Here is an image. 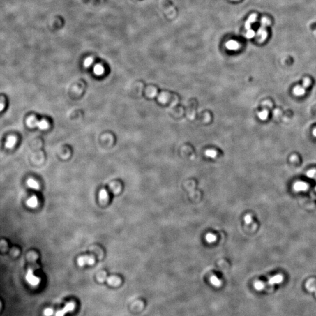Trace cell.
<instances>
[{
    "label": "cell",
    "mask_w": 316,
    "mask_h": 316,
    "mask_svg": "<svg viewBox=\"0 0 316 316\" xmlns=\"http://www.w3.org/2000/svg\"><path fill=\"white\" fill-rule=\"evenodd\" d=\"M25 279L27 282L32 286H37L40 283V279L34 274L33 269L29 268L26 273Z\"/></svg>",
    "instance_id": "obj_1"
},
{
    "label": "cell",
    "mask_w": 316,
    "mask_h": 316,
    "mask_svg": "<svg viewBox=\"0 0 316 316\" xmlns=\"http://www.w3.org/2000/svg\"><path fill=\"white\" fill-rule=\"evenodd\" d=\"M310 84H311V80L309 79L308 78L304 79L302 86H297L293 90L294 94L297 96H301L304 95L305 93V89L307 88L310 85Z\"/></svg>",
    "instance_id": "obj_2"
},
{
    "label": "cell",
    "mask_w": 316,
    "mask_h": 316,
    "mask_svg": "<svg viewBox=\"0 0 316 316\" xmlns=\"http://www.w3.org/2000/svg\"><path fill=\"white\" fill-rule=\"evenodd\" d=\"M95 259L93 256H83L79 258L77 264L80 266H83L86 265H92L94 264Z\"/></svg>",
    "instance_id": "obj_3"
},
{
    "label": "cell",
    "mask_w": 316,
    "mask_h": 316,
    "mask_svg": "<svg viewBox=\"0 0 316 316\" xmlns=\"http://www.w3.org/2000/svg\"><path fill=\"white\" fill-rule=\"evenodd\" d=\"M75 308V304L73 302L68 303L66 304L64 308H62L60 310L57 311L56 313L55 316H65L66 313H69V312H71L73 311Z\"/></svg>",
    "instance_id": "obj_4"
},
{
    "label": "cell",
    "mask_w": 316,
    "mask_h": 316,
    "mask_svg": "<svg viewBox=\"0 0 316 316\" xmlns=\"http://www.w3.org/2000/svg\"><path fill=\"white\" fill-rule=\"evenodd\" d=\"M27 206L32 209H34L38 206V200L36 196H32L29 198L27 201Z\"/></svg>",
    "instance_id": "obj_5"
},
{
    "label": "cell",
    "mask_w": 316,
    "mask_h": 316,
    "mask_svg": "<svg viewBox=\"0 0 316 316\" xmlns=\"http://www.w3.org/2000/svg\"><path fill=\"white\" fill-rule=\"evenodd\" d=\"M283 280V278L282 275H275V276H274L270 278V279L269 280V283L271 285L279 284V283L282 282Z\"/></svg>",
    "instance_id": "obj_6"
},
{
    "label": "cell",
    "mask_w": 316,
    "mask_h": 316,
    "mask_svg": "<svg viewBox=\"0 0 316 316\" xmlns=\"http://www.w3.org/2000/svg\"><path fill=\"white\" fill-rule=\"evenodd\" d=\"M17 140L15 137H10L6 142V147L8 149L13 148Z\"/></svg>",
    "instance_id": "obj_7"
},
{
    "label": "cell",
    "mask_w": 316,
    "mask_h": 316,
    "mask_svg": "<svg viewBox=\"0 0 316 316\" xmlns=\"http://www.w3.org/2000/svg\"><path fill=\"white\" fill-rule=\"evenodd\" d=\"M38 120L35 116H31L28 118L27 120V124L28 126L31 128H33L35 126H37Z\"/></svg>",
    "instance_id": "obj_8"
},
{
    "label": "cell",
    "mask_w": 316,
    "mask_h": 316,
    "mask_svg": "<svg viewBox=\"0 0 316 316\" xmlns=\"http://www.w3.org/2000/svg\"><path fill=\"white\" fill-rule=\"evenodd\" d=\"M27 184L29 188L34 190H38L39 188V185L38 183L33 179H29L27 180Z\"/></svg>",
    "instance_id": "obj_9"
},
{
    "label": "cell",
    "mask_w": 316,
    "mask_h": 316,
    "mask_svg": "<svg viewBox=\"0 0 316 316\" xmlns=\"http://www.w3.org/2000/svg\"><path fill=\"white\" fill-rule=\"evenodd\" d=\"M93 72L97 76H101L104 72V69L101 65H96L93 68Z\"/></svg>",
    "instance_id": "obj_10"
},
{
    "label": "cell",
    "mask_w": 316,
    "mask_h": 316,
    "mask_svg": "<svg viewBox=\"0 0 316 316\" xmlns=\"http://www.w3.org/2000/svg\"><path fill=\"white\" fill-rule=\"evenodd\" d=\"M37 127H38L39 129L44 130H46L49 127V124L44 119H42L40 121H38L37 123Z\"/></svg>",
    "instance_id": "obj_11"
},
{
    "label": "cell",
    "mask_w": 316,
    "mask_h": 316,
    "mask_svg": "<svg viewBox=\"0 0 316 316\" xmlns=\"http://www.w3.org/2000/svg\"><path fill=\"white\" fill-rule=\"evenodd\" d=\"M120 279L116 276H111L107 279V282L111 285H116L120 283Z\"/></svg>",
    "instance_id": "obj_12"
},
{
    "label": "cell",
    "mask_w": 316,
    "mask_h": 316,
    "mask_svg": "<svg viewBox=\"0 0 316 316\" xmlns=\"http://www.w3.org/2000/svg\"><path fill=\"white\" fill-rule=\"evenodd\" d=\"M99 198L101 201H107L108 199V192L105 189H102L99 193Z\"/></svg>",
    "instance_id": "obj_13"
},
{
    "label": "cell",
    "mask_w": 316,
    "mask_h": 316,
    "mask_svg": "<svg viewBox=\"0 0 316 316\" xmlns=\"http://www.w3.org/2000/svg\"><path fill=\"white\" fill-rule=\"evenodd\" d=\"M307 187V185L303 182H298L294 185V188L296 190H304Z\"/></svg>",
    "instance_id": "obj_14"
},
{
    "label": "cell",
    "mask_w": 316,
    "mask_h": 316,
    "mask_svg": "<svg viewBox=\"0 0 316 316\" xmlns=\"http://www.w3.org/2000/svg\"><path fill=\"white\" fill-rule=\"evenodd\" d=\"M210 282L216 287H218L221 284V282L220 281V280H219V279L216 276H212L211 277Z\"/></svg>",
    "instance_id": "obj_15"
},
{
    "label": "cell",
    "mask_w": 316,
    "mask_h": 316,
    "mask_svg": "<svg viewBox=\"0 0 316 316\" xmlns=\"http://www.w3.org/2000/svg\"><path fill=\"white\" fill-rule=\"evenodd\" d=\"M227 47L230 49L234 50V49H236L238 48V44L235 41H230V42H228L227 43Z\"/></svg>",
    "instance_id": "obj_16"
},
{
    "label": "cell",
    "mask_w": 316,
    "mask_h": 316,
    "mask_svg": "<svg viewBox=\"0 0 316 316\" xmlns=\"http://www.w3.org/2000/svg\"><path fill=\"white\" fill-rule=\"evenodd\" d=\"M265 287L264 283L261 281H257L254 283V287L258 291H261L264 289Z\"/></svg>",
    "instance_id": "obj_17"
},
{
    "label": "cell",
    "mask_w": 316,
    "mask_h": 316,
    "mask_svg": "<svg viewBox=\"0 0 316 316\" xmlns=\"http://www.w3.org/2000/svg\"><path fill=\"white\" fill-rule=\"evenodd\" d=\"M206 240L209 242H214L216 241V236L214 235L213 234H207V235L206 236Z\"/></svg>",
    "instance_id": "obj_18"
},
{
    "label": "cell",
    "mask_w": 316,
    "mask_h": 316,
    "mask_svg": "<svg viewBox=\"0 0 316 316\" xmlns=\"http://www.w3.org/2000/svg\"><path fill=\"white\" fill-rule=\"evenodd\" d=\"M93 59L92 57H89L87 58H86L84 61V65L85 67L86 68H89L90 66H91L93 64Z\"/></svg>",
    "instance_id": "obj_19"
},
{
    "label": "cell",
    "mask_w": 316,
    "mask_h": 316,
    "mask_svg": "<svg viewBox=\"0 0 316 316\" xmlns=\"http://www.w3.org/2000/svg\"><path fill=\"white\" fill-rule=\"evenodd\" d=\"M268 111L266 110L259 113V117L262 120H265L268 118Z\"/></svg>",
    "instance_id": "obj_20"
},
{
    "label": "cell",
    "mask_w": 316,
    "mask_h": 316,
    "mask_svg": "<svg viewBox=\"0 0 316 316\" xmlns=\"http://www.w3.org/2000/svg\"><path fill=\"white\" fill-rule=\"evenodd\" d=\"M53 310L52 308H47L43 311V314L45 316H51L53 314Z\"/></svg>",
    "instance_id": "obj_21"
},
{
    "label": "cell",
    "mask_w": 316,
    "mask_h": 316,
    "mask_svg": "<svg viewBox=\"0 0 316 316\" xmlns=\"http://www.w3.org/2000/svg\"><path fill=\"white\" fill-rule=\"evenodd\" d=\"M206 154L208 156L211 157V158H214L216 155V153L214 151H209L206 152Z\"/></svg>",
    "instance_id": "obj_22"
},
{
    "label": "cell",
    "mask_w": 316,
    "mask_h": 316,
    "mask_svg": "<svg viewBox=\"0 0 316 316\" xmlns=\"http://www.w3.org/2000/svg\"><path fill=\"white\" fill-rule=\"evenodd\" d=\"M245 219V222L247 223V224H249L251 222V220H252V218H251V217L249 216V215H247L244 218Z\"/></svg>",
    "instance_id": "obj_23"
},
{
    "label": "cell",
    "mask_w": 316,
    "mask_h": 316,
    "mask_svg": "<svg viewBox=\"0 0 316 316\" xmlns=\"http://www.w3.org/2000/svg\"><path fill=\"white\" fill-rule=\"evenodd\" d=\"M4 108V104L1 103H0V112L3 111Z\"/></svg>",
    "instance_id": "obj_24"
},
{
    "label": "cell",
    "mask_w": 316,
    "mask_h": 316,
    "mask_svg": "<svg viewBox=\"0 0 316 316\" xmlns=\"http://www.w3.org/2000/svg\"><path fill=\"white\" fill-rule=\"evenodd\" d=\"M313 134L314 136L316 137V128H315V129H314V130H313Z\"/></svg>",
    "instance_id": "obj_25"
},
{
    "label": "cell",
    "mask_w": 316,
    "mask_h": 316,
    "mask_svg": "<svg viewBox=\"0 0 316 316\" xmlns=\"http://www.w3.org/2000/svg\"><path fill=\"white\" fill-rule=\"evenodd\" d=\"M314 293H315V296H316V289H315V290L314 291Z\"/></svg>",
    "instance_id": "obj_26"
}]
</instances>
